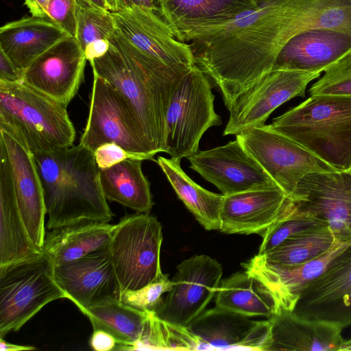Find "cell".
<instances>
[{
    "instance_id": "ffe728a7",
    "label": "cell",
    "mask_w": 351,
    "mask_h": 351,
    "mask_svg": "<svg viewBox=\"0 0 351 351\" xmlns=\"http://www.w3.org/2000/svg\"><path fill=\"white\" fill-rule=\"evenodd\" d=\"M289 201L278 186L224 195L220 231L262 235L280 217Z\"/></svg>"
},
{
    "instance_id": "d590c367",
    "label": "cell",
    "mask_w": 351,
    "mask_h": 351,
    "mask_svg": "<svg viewBox=\"0 0 351 351\" xmlns=\"http://www.w3.org/2000/svg\"><path fill=\"white\" fill-rule=\"evenodd\" d=\"M308 89L310 96H351V49L323 71Z\"/></svg>"
},
{
    "instance_id": "ee69618b",
    "label": "cell",
    "mask_w": 351,
    "mask_h": 351,
    "mask_svg": "<svg viewBox=\"0 0 351 351\" xmlns=\"http://www.w3.org/2000/svg\"><path fill=\"white\" fill-rule=\"evenodd\" d=\"M36 348L32 346L29 345H18L12 343H8L0 338V350L1 351H25V350H35Z\"/></svg>"
},
{
    "instance_id": "5bb4252c",
    "label": "cell",
    "mask_w": 351,
    "mask_h": 351,
    "mask_svg": "<svg viewBox=\"0 0 351 351\" xmlns=\"http://www.w3.org/2000/svg\"><path fill=\"white\" fill-rule=\"evenodd\" d=\"M111 12L117 29L148 57L179 71L195 65L191 45L178 40L156 12L132 6Z\"/></svg>"
},
{
    "instance_id": "8d00e7d4",
    "label": "cell",
    "mask_w": 351,
    "mask_h": 351,
    "mask_svg": "<svg viewBox=\"0 0 351 351\" xmlns=\"http://www.w3.org/2000/svg\"><path fill=\"white\" fill-rule=\"evenodd\" d=\"M172 287V280L164 275L154 281L136 290L123 291L120 300L136 309L143 311H154L163 295Z\"/></svg>"
},
{
    "instance_id": "484cf974",
    "label": "cell",
    "mask_w": 351,
    "mask_h": 351,
    "mask_svg": "<svg viewBox=\"0 0 351 351\" xmlns=\"http://www.w3.org/2000/svg\"><path fill=\"white\" fill-rule=\"evenodd\" d=\"M116 224L94 221L51 230L46 233L41 251L54 267L109 246Z\"/></svg>"
},
{
    "instance_id": "7a4b0ae2",
    "label": "cell",
    "mask_w": 351,
    "mask_h": 351,
    "mask_svg": "<svg viewBox=\"0 0 351 351\" xmlns=\"http://www.w3.org/2000/svg\"><path fill=\"white\" fill-rule=\"evenodd\" d=\"M49 230L82 221L110 222L113 213L100 182L93 152L78 145L34 154Z\"/></svg>"
},
{
    "instance_id": "4dcf8cb0",
    "label": "cell",
    "mask_w": 351,
    "mask_h": 351,
    "mask_svg": "<svg viewBox=\"0 0 351 351\" xmlns=\"http://www.w3.org/2000/svg\"><path fill=\"white\" fill-rule=\"evenodd\" d=\"M95 329L111 334L117 344L114 350H127L141 337L147 312L130 306L119 299L107 298L91 306L84 313Z\"/></svg>"
},
{
    "instance_id": "ba28073f",
    "label": "cell",
    "mask_w": 351,
    "mask_h": 351,
    "mask_svg": "<svg viewBox=\"0 0 351 351\" xmlns=\"http://www.w3.org/2000/svg\"><path fill=\"white\" fill-rule=\"evenodd\" d=\"M236 138L288 197L307 175L337 171L270 125L247 130Z\"/></svg>"
},
{
    "instance_id": "d6986e66",
    "label": "cell",
    "mask_w": 351,
    "mask_h": 351,
    "mask_svg": "<svg viewBox=\"0 0 351 351\" xmlns=\"http://www.w3.org/2000/svg\"><path fill=\"white\" fill-rule=\"evenodd\" d=\"M10 166L17 204L27 232L41 250L46 235L43 191L34 154L22 139L0 129Z\"/></svg>"
},
{
    "instance_id": "e0dca14e",
    "label": "cell",
    "mask_w": 351,
    "mask_h": 351,
    "mask_svg": "<svg viewBox=\"0 0 351 351\" xmlns=\"http://www.w3.org/2000/svg\"><path fill=\"white\" fill-rule=\"evenodd\" d=\"M59 286L82 312L107 298L120 300L121 289L109 246L54 267Z\"/></svg>"
},
{
    "instance_id": "f6af8a7d",
    "label": "cell",
    "mask_w": 351,
    "mask_h": 351,
    "mask_svg": "<svg viewBox=\"0 0 351 351\" xmlns=\"http://www.w3.org/2000/svg\"><path fill=\"white\" fill-rule=\"evenodd\" d=\"M132 6L147 8L159 12L158 0H130Z\"/></svg>"
},
{
    "instance_id": "5b68a950",
    "label": "cell",
    "mask_w": 351,
    "mask_h": 351,
    "mask_svg": "<svg viewBox=\"0 0 351 351\" xmlns=\"http://www.w3.org/2000/svg\"><path fill=\"white\" fill-rule=\"evenodd\" d=\"M214 99L207 75L196 64L178 77L167 112L163 152L181 160L199 151L204 132L221 124Z\"/></svg>"
},
{
    "instance_id": "6da1fadb",
    "label": "cell",
    "mask_w": 351,
    "mask_h": 351,
    "mask_svg": "<svg viewBox=\"0 0 351 351\" xmlns=\"http://www.w3.org/2000/svg\"><path fill=\"white\" fill-rule=\"evenodd\" d=\"M108 40L107 53L90 63L93 73L108 82L123 99L150 150L155 154L163 152L173 86L187 70L176 71L148 57L117 28Z\"/></svg>"
},
{
    "instance_id": "30bf717a",
    "label": "cell",
    "mask_w": 351,
    "mask_h": 351,
    "mask_svg": "<svg viewBox=\"0 0 351 351\" xmlns=\"http://www.w3.org/2000/svg\"><path fill=\"white\" fill-rule=\"evenodd\" d=\"M106 143H115L129 151L156 155L145 142L119 93L93 73L89 114L79 144L94 152Z\"/></svg>"
},
{
    "instance_id": "4fadbf2b",
    "label": "cell",
    "mask_w": 351,
    "mask_h": 351,
    "mask_svg": "<svg viewBox=\"0 0 351 351\" xmlns=\"http://www.w3.org/2000/svg\"><path fill=\"white\" fill-rule=\"evenodd\" d=\"M293 312L303 319L342 329L351 325V242L307 285Z\"/></svg>"
},
{
    "instance_id": "83f0119b",
    "label": "cell",
    "mask_w": 351,
    "mask_h": 351,
    "mask_svg": "<svg viewBox=\"0 0 351 351\" xmlns=\"http://www.w3.org/2000/svg\"><path fill=\"white\" fill-rule=\"evenodd\" d=\"M141 160H126L112 167L99 169L106 199L137 213H149L154 202L150 184L142 171Z\"/></svg>"
},
{
    "instance_id": "603a6c76",
    "label": "cell",
    "mask_w": 351,
    "mask_h": 351,
    "mask_svg": "<svg viewBox=\"0 0 351 351\" xmlns=\"http://www.w3.org/2000/svg\"><path fill=\"white\" fill-rule=\"evenodd\" d=\"M271 340L267 351H339L342 328L325 322L303 319L280 311L268 319Z\"/></svg>"
},
{
    "instance_id": "681fc988",
    "label": "cell",
    "mask_w": 351,
    "mask_h": 351,
    "mask_svg": "<svg viewBox=\"0 0 351 351\" xmlns=\"http://www.w3.org/2000/svg\"><path fill=\"white\" fill-rule=\"evenodd\" d=\"M108 3L110 11L114 12L118 10L117 0H106Z\"/></svg>"
},
{
    "instance_id": "f1b7e54d",
    "label": "cell",
    "mask_w": 351,
    "mask_h": 351,
    "mask_svg": "<svg viewBox=\"0 0 351 351\" xmlns=\"http://www.w3.org/2000/svg\"><path fill=\"white\" fill-rule=\"evenodd\" d=\"M178 197L207 230H220L224 195L210 192L193 181L180 160L158 156L156 160Z\"/></svg>"
},
{
    "instance_id": "d4e9b609",
    "label": "cell",
    "mask_w": 351,
    "mask_h": 351,
    "mask_svg": "<svg viewBox=\"0 0 351 351\" xmlns=\"http://www.w3.org/2000/svg\"><path fill=\"white\" fill-rule=\"evenodd\" d=\"M40 251L30 238L21 217L8 154L0 142V267Z\"/></svg>"
},
{
    "instance_id": "3957f363",
    "label": "cell",
    "mask_w": 351,
    "mask_h": 351,
    "mask_svg": "<svg viewBox=\"0 0 351 351\" xmlns=\"http://www.w3.org/2000/svg\"><path fill=\"white\" fill-rule=\"evenodd\" d=\"M270 126L335 170L351 169V96H310Z\"/></svg>"
},
{
    "instance_id": "9a60e30c",
    "label": "cell",
    "mask_w": 351,
    "mask_h": 351,
    "mask_svg": "<svg viewBox=\"0 0 351 351\" xmlns=\"http://www.w3.org/2000/svg\"><path fill=\"white\" fill-rule=\"evenodd\" d=\"M186 158L190 168L223 195L278 186L237 138Z\"/></svg>"
},
{
    "instance_id": "4316f807",
    "label": "cell",
    "mask_w": 351,
    "mask_h": 351,
    "mask_svg": "<svg viewBox=\"0 0 351 351\" xmlns=\"http://www.w3.org/2000/svg\"><path fill=\"white\" fill-rule=\"evenodd\" d=\"M215 297L217 306L249 317L269 318L280 311L271 291L247 271L234 273L223 280Z\"/></svg>"
},
{
    "instance_id": "836d02e7",
    "label": "cell",
    "mask_w": 351,
    "mask_h": 351,
    "mask_svg": "<svg viewBox=\"0 0 351 351\" xmlns=\"http://www.w3.org/2000/svg\"><path fill=\"white\" fill-rule=\"evenodd\" d=\"M326 227L324 221L298 211L289 199L280 217L262 234L257 254H266L289 238Z\"/></svg>"
},
{
    "instance_id": "52a82bcc",
    "label": "cell",
    "mask_w": 351,
    "mask_h": 351,
    "mask_svg": "<svg viewBox=\"0 0 351 351\" xmlns=\"http://www.w3.org/2000/svg\"><path fill=\"white\" fill-rule=\"evenodd\" d=\"M162 241V226L149 213L125 215L116 224L109 250L121 295L165 275L160 261Z\"/></svg>"
},
{
    "instance_id": "7c38bea8",
    "label": "cell",
    "mask_w": 351,
    "mask_h": 351,
    "mask_svg": "<svg viewBox=\"0 0 351 351\" xmlns=\"http://www.w3.org/2000/svg\"><path fill=\"white\" fill-rule=\"evenodd\" d=\"M300 212L327 223L339 243L351 242V173L307 175L289 197Z\"/></svg>"
},
{
    "instance_id": "f35d334b",
    "label": "cell",
    "mask_w": 351,
    "mask_h": 351,
    "mask_svg": "<svg viewBox=\"0 0 351 351\" xmlns=\"http://www.w3.org/2000/svg\"><path fill=\"white\" fill-rule=\"evenodd\" d=\"M95 162L99 169H106L124 160H154V155L147 153L132 152L115 143H106L98 147L94 152Z\"/></svg>"
},
{
    "instance_id": "277c9868",
    "label": "cell",
    "mask_w": 351,
    "mask_h": 351,
    "mask_svg": "<svg viewBox=\"0 0 351 351\" xmlns=\"http://www.w3.org/2000/svg\"><path fill=\"white\" fill-rule=\"evenodd\" d=\"M67 106L23 82L0 81V129L22 139L33 154L73 145Z\"/></svg>"
},
{
    "instance_id": "9c48e42d",
    "label": "cell",
    "mask_w": 351,
    "mask_h": 351,
    "mask_svg": "<svg viewBox=\"0 0 351 351\" xmlns=\"http://www.w3.org/2000/svg\"><path fill=\"white\" fill-rule=\"evenodd\" d=\"M322 72L272 69L232 102L223 135H237L262 126L274 110L296 97H304L308 85Z\"/></svg>"
},
{
    "instance_id": "f546056e",
    "label": "cell",
    "mask_w": 351,
    "mask_h": 351,
    "mask_svg": "<svg viewBox=\"0 0 351 351\" xmlns=\"http://www.w3.org/2000/svg\"><path fill=\"white\" fill-rule=\"evenodd\" d=\"M256 5L257 0H158V12L173 27L224 21Z\"/></svg>"
},
{
    "instance_id": "60d3db41",
    "label": "cell",
    "mask_w": 351,
    "mask_h": 351,
    "mask_svg": "<svg viewBox=\"0 0 351 351\" xmlns=\"http://www.w3.org/2000/svg\"><path fill=\"white\" fill-rule=\"evenodd\" d=\"M89 344L93 350L110 351L115 350L117 342L109 332L101 329H95L90 338Z\"/></svg>"
},
{
    "instance_id": "44dd1931",
    "label": "cell",
    "mask_w": 351,
    "mask_h": 351,
    "mask_svg": "<svg viewBox=\"0 0 351 351\" xmlns=\"http://www.w3.org/2000/svg\"><path fill=\"white\" fill-rule=\"evenodd\" d=\"M348 243L298 266L268 264L256 255L244 267L245 271L261 280L271 291L280 311H293L304 289L324 271L332 258Z\"/></svg>"
},
{
    "instance_id": "8fae6325",
    "label": "cell",
    "mask_w": 351,
    "mask_h": 351,
    "mask_svg": "<svg viewBox=\"0 0 351 351\" xmlns=\"http://www.w3.org/2000/svg\"><path fill=\"white\" fill-rule=\"evenodd\" d=\"M221 276V265L209 256L195 255L184 260L177 267L172 287L162 296L155 313L187 326L215 296Z\"/></svg>"
},
{
    "instance_id": "816d5d0a",
    "label": "cell",
    "mask_w": 351,
    "mask_h": 351,
    "mask_svg": "<svg viewBox=\"0 0 351 351\" xmlns=\"http://www.w3.org/2000/svg\"><path fill=\"white\" fill-rule=\"evenodd\" d=\"M349 171H350V173H351V169H350Z\"/></svg>"
},
{
    "instance_id": "e575fe53",
    "label": "cell",
    "mask_w": 351,
    "mask_h": 351,
    "mask_svg": "<svg viewBox=\"0 0 351 351\" xmlns=\"http://www.w3.org/2000/svg\"><path fill=\"white\" fill-rule=\"evenodd\" d=\"M76 38L83 51L93 43L108 39L116 25L111 11L97 8L88 2L77 1Z\"/></svg>"
},
{
    "instance_id": "7dc6e473",
    "label": "cell",
    "mask_w": 351,
    "mask_h": 351,
    "mask_svg": "<svg viewBox=\"0 0 351 351\" xmlns=\"http://www.w3.org/2000/svg\"><path fill=\"white\" fill-rule=\"evenodd\" d=\"M117 3H118V10L132 7L130 0H117Z\"/></svg>"
},
{
    "instance_id": "2e32d148",
    "label": "cell",
    "mask_w": 351,
    "mask_h": 351,
    "mask_svg": "<svg viewBox=\"0 0 351 351\" xmlns=\"http://www.w3.org/2000/svg\"><path fill=\"white\" fill-rule=\"evenodd\" d=\"M86 61L77 38L69 36L23 70V82L68 105L83 81Z\"/></svg>"
},
{
    "instance_id": "ab89813d",
    "label": "cell",
    "mask_w": 351,
    "mask_h": 351,
    "mask_svg": "<svg viewBox=\"0 0 351 351\" xmlns=\"http://www.w3.org/2000/svg\"><path fill=\"white\" fill-rule=\"evenodd\" d=\"M23 71L17 68L7 55L0 49V81L23 82Z\"/></svg>"
},
{
    "instance_id": "c3c4849f",
    "label": "cell",
    "mask_w": 351,
    "mask_h": 351,
    "mask_svg": "<svg viewBox=\"0 0 351 351\" xmlns=\"http://www.w3.org/2000/svg\"><path fill=\"white\" fill-rule=\"evenodd\" d=\"M340 350H351V339L348 340L343 339L340 347Z\"/></svg>"
},
{
    "instance_id": "bcb514c9",
    "label": "cell",
    "mask_w": 351,
    "mask_h": 351,
    "mask_svg": "<svg viewBox=\"0 0 351 351\" xmlns=\"http://www.w3.org/2000/svg\"><path fill=\"white\" fill-rule=\"evenodd\" d=\"M93 5L103 10H110V7L106 0H88Z\"/></svg>"
},
{
    "instance_id": "f907efd6",
    "label": "cell",
    "mask_w": 351,
    "mask_h": 351,
    "mask_svg": "<svg viewBox=\"0 0 351 351\" xmlns=\"http://www.w3.org/2000/svg\"><path fill=\"white\" fill-rule=\"evenodd\" d=\"M77 1H86V2H88V3H90L88 1V0H77ZM90 4H91V3H90Z\"/></svg>"
},
{
    "instance_id": "ac0fdd59",
    "label": "cell",
    "mask_w": 351,
    "mask_h": 351,
    "mask_svg": "<svg viewBox=\"0 0 351 351\" xmlns=\"http://www.w3.org/2000/svg\"><path fill=\"white\" fill-rule=\"evenodd\" d=\"M250 317L216 306L204 311L187 327L207 350L267 351L271 340L269 320L256 321Z\"/></svg>"
},
{
    "instance_id": "1f68e13d",
    "label": "cell",
    "mask_w": 351,
    "mask_h": 351,
    "mask_svg": "<svg viewBox=\"0 0 351 351\" xmlns=\"http://www.w3.org/2000/svg\"><path fill=\"white\" fill-rule=\"evenodd\" d=\"M343 244L336 241L326 227L289 238L266 254L256 256L268 264L293 267L319 258Z\"/></svg>"
},
{
    "instance_id": "74e56055",
    "label": "cell",
    "mask_w": 351,
    "mask_h": 351,
    "mask_svg": "<svg viewBox=\"0 0 351 351\" xmlns=\"http://www.w3.org/2000/svg\"><path fill=\"white\" fill-rule=\"evenodd\" d=\"M45 17L59 25L69 36L76 37L77 0H50L45 8Z\"/></svg>"
},
{
    "instance_id": "cb8c5ba5",
    "label": "cell",
    "mask_w": 351,
    "mask_h": 351,
    "mask_svg": "<svg viewBox=\"0 0 351 351\" xmlns=\"http://www.w3.org/2000/svg\"><path fill=\"white\" fill-rule=\"evenodd\" d=\"M69 34L47 18L29 16L0 28V49L23 71L35 59Z\"/></svg>"
},
{
    "instance_id": "b9f144b4",
    "label": "cell",
    "mask_w": 351,
    "mask_h": 351,
    "mask_svg": "<svg viewBox=\"0 0 351 351\" xmlns=\"http://www.w3.org/2000/svg\"><path fill=\"white\" fill-rule=\"evenodd\" d=\"M109 47L108 39H101L93 43L84 51L86 60L91 63L95 59L102 57L107 53Z\"/></svg>"
},
{
    "instance_id": "8992f818",
    "label": "cell",
    "mask_w": 351,
    "mask_h": 351,
    "mask_svg": "<svg viewBox=\"0 0 351 351\" xmlns=\"http://www.w3.org/2000/svg\"><path fill=\"white\" fill-rule=\"evenodd\" d=\"M42 251L0 267V338L19 330L48 303L67 298Z\"/></svg>"
},
{
    "instance_id": "7bdbcfd3",
    "label": "cell",
    "mask_w": 351,
    "mask_h": 351,
    "mask_svg": "<svg viewBox=\"0 0 351 351\" xmlns=\"http://www.w3.org/2000/svg\"><path fill=\"white\" fill-rule=\"evenodd\" d=\"M50 0H24V5L28 8L32 16L45 17V10Z\"/></svg>"
},
{
    "instance_id": "7402d4cb",
    "label": "cell",
    "mask_w": 351,
    "mask_h": 351,
    "mask_svg": "<svg viewBox=\"0 0 351 351\" xmlns=\"http://www.w3.org/2000/svg\"><path fill=\"white\" fill-rule=\"evenodd\" d=\"M351 49V36L329 29H313L289 40L279 53L273 69L323 73Z\"/></svg>"
},
{
    "instance_id": "d6a6232c",
    "label": "cell",
    "mask_w": 351,
    "mask_h": 351,
    "mask_svg": "<svg viewBox=\"0 0 351 351\" xmlns=\"http://www.w3.org/2000/svg\"><path fill=\"white\" fill-rule=\"evenodd\" d=\"M147 318L140 339L127 350H207L205 344L187 326L159 317L147 311Z\"/></svg>"
}]
</instances>
